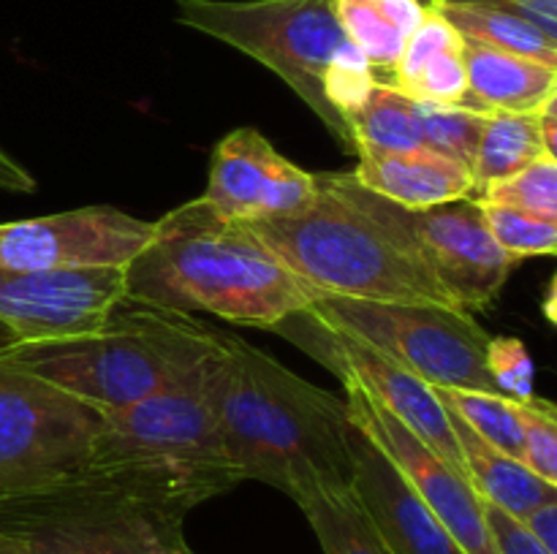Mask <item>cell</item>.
<instances>
[{"mask_svg":"<svg viewBox=\"0 0 557 554\" xmlns=\"http://www.w3.org/2000/svg\"><path fill=\"white\" fill-rule=\"evenodd\" d=\"M190 511L87 465L58 483L0 500V532L38 554H180Z\"/></svg>","mask_w":557,"mask_h":554,"instance_id":"obj_7","label":"cell"},{"mask_svg":"<svg viewBox=\"0 0 557 554\" xmlns=\"http://www.w3.org/2000/svg\"><path fill=\"white\" fill-rule=\"evenodd\" d=\"M346 411L354 427L362 429L392 465L403 473L419 498L430 505L449 536L460 543L466 554H498L490 538L482 514V498L473 492L466 473L435 454L424 440H419L400 418L381 407L373 396L357 383L346 380Z\"/></svg>","mask_w":557,"mask_h":554,"instance_id":"obj_14","label":"cell"},{"mask_svg":"<svg viewBox=\"0 0 557 554\" xmlns=\"http://www.w3.org/2000/svg\"><path fill=\"white\" fill-rule=\"evenodd\" d=\"M0 190H9V193H33L36 190V177L20 161H14L3 147H0Z\"/></svg>","mask_w":557,"mask_h":554,"instance_id":"obj_35","label":"cell"},{"mask_svg":"<svg viewBox=\"0 0 557 554\" xmlns=\"http://www.w3.org/2000/svg\"><path fill=\"white\" fill-rule=\"evenodd\" d=\"M522 525L536 536V541L542 543L547 552L557 554V500H547V503L528 511V514L522 516Z\"/></svg>","mask_w":557,"mask_h":554,"instance_id":"obj_34","label":"cell"},{"mask_svg":"<svg viewBox=\"0 0 557 554\" xmlns=\"http://www.w3.org/2000/svg\"><path fill=\"white\" fill-rule=\"evenodd\" d=\"M313 297L248 223L226 221L201 196L152 223L150 242L125 266L131 302L259 329L302 313Z\"/></svg>","mask_w":557,"mask_h":554,"instance_id":"obj_2","label":"cell"},{"mask_svg":"<svg viewBox=\"0 0 557 554\" xmlns=\"http://www.w3.org/2000/svg\"><path fill=\"white\" fill-rule=\"evenodd\" d=\"M354 492L392 554H466L389 456L354 427Z\"/></svg>","mask_w":557,"mask_h":554,"instance_id":"obj_16","label":"cell"},{"mask_svg":"<svg viewBox=\"0 0 557 554\" xmlns=\"http://www.w3.org/2000/svg\"><path fill=\"white\" fill-rule=\"evenodd\" d=\"M460 33L466 41L482 43V47L504 49V52L525 54V58L542 60L547 65H557V41L547 33L539 30L533 22L515 11L482 0L468 3H428Z\"/></svg>","mask_w":557,"mask_h":554,"instance_id":"obj_23","label":"cell"},{"mask_svg":"<svg viewBox=\"0 0 557 554\" xmlns=\"http://www.w3.org/2000/svg\"><path fill=\"white\" fill-rule=\"evenodd\" d=\"M435 394L444 405H449L479 438L493 443L504 454L522 459V421L517 413V400L504 394H490V391L471 389H441L435 386Z\"/></svg>","mask_w":557,"mask_h":554,"instance_id":"obj_26","label":"cell"},{"mask_svg":"<svg viewBox=\"0 0 557 554\" xmlns=\"http://www.w3.org/2000/svg\"><path fill=\"white\" fill-rule=\"evenodd\" d=\"M321 177L408 244L462 313L473 315L493 307L515 269V259L493 239L476 199L468 196L411 210L362 188L351 172H330Z\"/></svg>","mask_w":557,"mask_h":554,"instance_id":"obj_10","label":"cell"},{"mask_svg":"<svg viewBox=\"0 0 557 554\" xmlns=\"http://www.w3.org/2000/svg\"><path fill=\"white\" fill-rule=\"evenodd\" d=\"M536 123H539V134H542V141H544V150L549 152V155L557 158L555 147V130H557V92H553L549 98H544L542 106L536 109Z\"/></svg>","mask_w":557,"mask_h":554,"instance_id":"obj_36","label":"cell"},{"mask_svg":"<svg viewBox=\"0 0 557 554\" xmlns=\"http://www.w3.org/2000/svg\"><path fill=\"white\" fill-rule=\"evenodd\" d=\"M424 3H428V0H424Z\"/></svg>","mask_w":557,"mask_h":554,"instance_id":"obj_41","label":"cell"},{"mask_svg":"<svg viewBox=\"0 0 557 554\" xmlns=\"http://www.w3.org/2000/svg\"><path fill=\"white\" fill-rule=\"evenodd\" d=\"M305 313L326 329L368 342L430 386L498 394L484 367L490 335L471 313L441 304L364 302L315 293Z\"/></svg>","mask_w":557,"mask_h":554,"instance_id":"obj_8","label":"cell"},{"mask_svg":"<svg viewBox=\"0 0 557 554\" xmlns=\"http://www.w3.org/2000/svg\"><path fill=\"white\" fill-rule=\"evenodd\" d=\"M446 407V416H449L451 429H455L457 445H460L462 467H466V476L471 481L473 492L484 500V503H493L498 508H504L506 514L522 516L528 511H533L536 505L547 503V500H557V487L547 483L544 478H539L531 467L525 465L517 456L504 454L500 449H495L493 443H487L484 438H479L449 405Z\"/></svg>","mask_w":557,"mask_h":554,"instance_id":"obj_20","label":"cell"},{"mask_svg":"<svg viewBox=\"0 0 557 554\" xmlns=\"http://www.w3.org/2000/svg\"><path fill=\"white\" fill-rule=\"evenodd\" d=\"M482 212L493 239L515 261L533 259V255L549 259L557 253V223L495 204H482Z\"/></svg>","mask_w":557,"mask_h":554,"instance_id":"obj_28","label":"cell"},{"mask_svg":"<svg viewBox=\"0 0 557 554\" xmlns=\"http://www.w3.org/2000/svg\"><path fill=\"white\" fill-rule=\"evenodd\" d=\"M468 92L462 109L490 112H536L557 92V65L504 49L466 41Z\"/></svg>","mask_w":557,"mask_h":554,"instance_id":"obj_19","label":"cell"},{"mask_svg":"<svg viewBox=\"0 0 557 554\" xmlns=\"http://www.w3.org/2000/svg\"><path fill=\"white\" fill-rule=\"evenodd\" d=\"M180 554H196V552H194V549H190V546H185L183 552H180Z\"/></svg>","mask_w":557,"mask_h":554,"instance_id":"obj_40","label":"cell"},{"mask_svg":"<svg viewBox=\"0 0 557 554\" xmlns=\"http://www.w3.org/2000/svg\"><path fill=\"white\" fill-rule=\"evenodd\" d=\"M150 237V221L107 204L0 223V269L128 266Z\"/></svg>","mask_w":557,"mask_h":554,"instance_id":"obj_13","label":"cell"},{"mask_svg":"<svg viewBox=\"0 0 557 554\" xmlns=\"http://www.w3.org/2000/svg\"><path fill=\"white\" fill-rule=\"evenodd\" d=\"M210 362L172 389L120 411H103L90 465L152 489L188 511L243 483L226 454L207 391Z\"/></svg>","mask_w":557,"mask_h":554,"instance_id":"obj_6","label":"cell"},{"mask_svg":"<svg viewBox=\"0 0 557 554\" xmlns=\"http://www.w3.org/2000/svg\"><path fill=\"white\" fill-rule=\"evenodd\" d=\"M482 514L490 538H493L495 552L498 554H553L536 541V536L522 525V519L506 514L498 505L484 503L482 500Z\"/></svg>","mask_w":557,"mask_h":554,"instance_id":"obj_32","label":"cell"},{"mask_svg":"<svg viewBox=\"0 0 557 554\" xmlns=\"http://www.w3.org/2000/svg\"><path fill=\"white\" fill-rule=\"evenodd\" d=\"M476 201L479 204L509 206V210L557 223V158L542 155L522 172L511 174L509 179H500V182L484 188Z\"/></svg>","mask_w":557,"mask_h":554,"instance_id":"obj_27","label":"cell"},{"mask_svg":"<svg viewBox=\"0 0 557 554\" xmlns=\"http://www.w3.org/2000/svg\"><path fill=\"white\" fill-rule=\"evenodd\" d=\"M542 155H549V152L544 150L542 134H539L536 112L484 114L476 152H473L471 161V199H476L490 185L522 172V168L531 166Z\"/></svg>","mask_w":557,"mask_h":554,"instance_id":"obj_22","label":"cell"},{"mask_svg":"<svg viewBox=\"0 0 557 554\" xmlns=\"http://www.w3.org/2000/svg\"><path fill=\"white\" fill-rule=\"evenodd\" d=\"M319 193L305 210L248 223L250 231L324 297L457 307L428 266L384 223L315 174Z\"/></svg>","mask_w":557,"mask_h":554,"instance_id":"obj_5","label":"cell"},{"mask_svg":"<svg viewBox=\"0 0 557 554\" xmlns=\"http://www.w3.org/2000/svg\"><path fill=\"white\" fill-rule=\"evenodd\" d=\"M386 85L411 101L462 109L468 92L466 38L428 5Z\"/></svg>","mask_w":557,"mask_h":554,"instance_id":"obj_18","label":"cell"},{"mask_svg":"<svg viewBox=\"0 0 557 554\" xmlns=\"http://www.w3.org/2000/svg\"><path fill=\"white\" fill-rule=\"evenodd\" d=\"M221 345V331L188 313L123 299L90 335L16 345L9 356L101 411H120L172 389Z\"/></svg>","mask_w":557,"mask_h":554,"instance_id":"obj_4","label":"cell"},{"mask_svg":"<svg viewBox=\"0 0 557 554\" xmlns=\"http://www.w3.org/2000/svg\"><path fill=\"white\" fill-rule=\"evenodd\" d=\"M0 554H38V552H33L30 546H25V543L16 541V538L3 536V532H0Z\"/></svg>","mask_w":557,"mask_h":554,"instance_id":"obj_37","label":"cell"},{"mask_svg":"<svg viewBox=\"0 0 557 554\" xmlns=\"http://www.w3.org/2000/svg\"><path fill=\"white\" fill-rule=\"evenodd\" d=\"M351 130L357 152L417 150L424 147L422 103L411 101L389 85H373L362 106L351 114Z\"/></svg>","mask_w":557,"mask_h":554,"instance_id":"obj_25","label":"cell"},{"mask_svg":"<svg viewBox=\"0 0 557 554\" xmlns=\"http://www.w3.org/2000/svg\"><path fill=\"white\" fill-rule=\"evenodd\" d=\"M177 22L267 65L357 155L351 114L379 81L343 33L335 0H177Z\"/></svg>","mask_w":557,"mask_h":554,"instance_id":"obj_3","label":"cell"},{"mask_svg":"<svg viewBox=\"0 0 557 554\" xmlns=\"http://www.w3.org/2000/svg\"><path fill=\"white\" fill-rule=\"evenodd\" d=\"M103 411L0 356V500L85 470Z\"/></svg>","mask_w":557,"mask_h":554,"instance_id":"obj_9","label":"cell"},{"mask_svg":"<svg viewBox=\"0 0 557 554\" xmlns=\"http://www.w3.org/2000/svg\"><path fill=\"white\" fill-rule=\"evenodd\" d=\"M315 193V174L283 158L261 130L243 125L212 150L201 199L226 221L261 223L305 210Z\"/></svg>","mask_w":557,"mask_h":554,"instance_id":"obj_15","label":"cell"},{"mask_svg":"<svg viewBox=\"0 0 557 554\" xmlns=\"http://www.w3.org/2000/svg\"><path fill=\"white\" fill-rule=\"evenodd\" d=\"M428 3H468V0H428ZM482 3L504 5V9L525 16L539 30L557 41V0H482Z\"/></svg>","mask_w":557,"mask_h":554,"instance_id":"obj_33","label":"cell"},{"mask_svg":"<svg viewBox=\"0 0 557 554\" xmlns=\"http://www.w3.org/2000/svg\"><path fill=\"white\" fill-rule=\"evenodd\" d=\"M484 114L460 106H435L422 103V136L424 150L451 158L471 172L473 152H476L479 130H482Z\"/></svg>","mask_w":557,"mask_h":554,"instance_id":"obj_29","label":"cell"},{"mask_svg":"<svg viewBox=\"0 0 557 554\" xmlns=\"http://www.w3.org/2000/svg\"><path fill=\"white\" fill-rule=\"evenodd\" d=\"M357 158L359 163L351 177L362 188L400 206L422 210L473 196L471 172L424 147L403 152L359 150Z\"/></svg>","mask_w":557,"mask_h":554,"instance_id":"obj_17","label":"cell"},{"mask_svg":"<svg viewBox=\"0 0 557 554\" xmlns=\"http://www.w3.org/2000/svg\"><path fill=\"white\" fill-rule=\"evenodd\" d=\"M125 299V266L0 269V324L20 345L96 331Z\"/></svg>","mask_w":557,"mask_h":554,"instance_id":"obj_12","label":"cell"},{"mask_svg":"<svg viewBox=\"0 0 557 554\" xmlns=\"http://www.w3.org/2000/svg\"><path fill=\"white\" fill-rule=\"evenodd\" d=\"M553 304H555V280L549 282V288H547V297H544V310H547V318L553 320V324H555V318H557V315H555Z\"/></svg>","mask_w":557,"mask_h":554,"instance_id":"obj_39","label":"cell"},{"mask_svg":"<svg viewBox=\"0 0 557 554\" xmlns=\"http://www.w3.org/2000/svg\"><path fill=\"white\" fill-rule=\"evenodd\" d=\"M16 345H20V340H16V337L11 335L9 326L0 324V356H3V353H9V351H14Z\"/></svg>","mask_w":557,"mask_h":554,"instance_id":"obj_38","label":"cell"},{"mask_svg":"<svg viewBox=\"0 0 557 554\" xmlns=\"http://www.w3.org/2000/svg\"><path fill=\"white\" fill-rule=\"evenodd\" d=\"M424 9V0H335L343 33L368 60L379 85L389 81Z\"/></svg>","mask_w":557,"mask_h":554,"instance_id":"obj_21","label":"cell"},{"mask_svg":"<svg viewBox=\"0 0 557 554\" xmlns=\"http://www.w3.org/2000/svg\"><path fill=\"white\" fill-rule=\"evenodd\" d=\"M297 505L324 554H392L354 487L305 494Z\"/></svg>","mask_w":557,"mask_h":554,"instance_id":"obj_24","label":"cell"},{"mask_svg":"<svg viewBox=\"0 0 557 554\" xmlns=\"http://www.w3.org/2000/svg\"><path fill=\"white\" fill-rule=\"evenodd\" d=\"M484 367H487V375L498 394L517 402L536 396L533 394V362L520 337H490L487 351H484Z\"/></svg>","mask_w":557,"mask_h":554,"instance_id":"obj_31","label":"cell"},{"mask_svg":"<svg viewBox=\"0 0 557 554\" xmlns=\"http://www.w3.org/2000/svg\"><path fill=\"white\" fill-rule=\"evenodd\" d=\"M207 391L243 481L281 489L294 503L354 483L357 454L346 400L228 335L207 367Z\"/></svg>","mask_w":557,"mask_h":554,"instance_id":"obj_1","label":"cell"},{"mask_svg":"<svg viewBox=\"0 0 557 554\" xmlns=\"http://www.w3.org/2000/svg\"><path fill=\"white\" fill-rule=\"evenodd\" d=\"M522 421V462L557 487V411L549 400L531 396L517 402Z\"/></svg>","mask_w":557,"mask_h":554,"instance_id":"obj_30","label":"cell"},{"mask_svg":"<svg viewBox=\"0 0 557 554\" xmlns=\"http://www.w3.org/2000/svg\"><path fill=\"white\" fill-rule=\"evenodd\" d=\"M286 324L297 326V331H277L299 340V345L308 348L326 367L335 369V375L343 383L351 380L359 389L368 391L381 407H386L392 416L400 418L435 454L444 456L460 473H466L455 429H451L449 416H446L444 402L435 394V386H430L428 380L413 375L411 369L400 367L397 362L386 358L384 353L370 348L368 342L357 340L351 335H343V331L326 329L324 324H319L305 310L292 315V318H286Z\"/></svg>","mask_w":557,"mask_h":554,"instance_id":"obj_11","label":"cell"}]
</instances>
